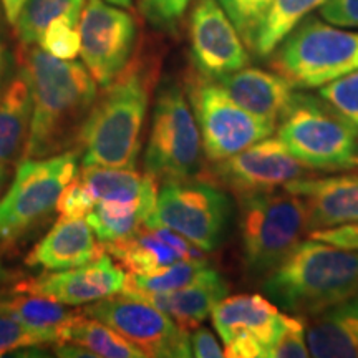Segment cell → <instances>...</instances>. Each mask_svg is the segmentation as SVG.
I'll return each instance as SVG.
<instances>
[{"mask_svg":"<svg viewBox=\"0 0 358 358\" xmlns=\"http://www.w3.org/2000/svg\"><path fill=\"white\" fill-rule=\"evenodd\" d=\"M62 342H71L101 358H143V352L123 335L88 313L78 312L73 322L62 332Z\"/></svg>","mask_w":358,"mask_h":358,"instance_id":"d4e9b609","label":"cell"},{"mask_svg":"<svg viewBox=\"0 0 358 358\" xmlns=\"http://www.w3.org/2000/svg\"><path fill=\"white\" fill-rule=\"evenodd\" d=\"M20 65L32 83L34 113L24 158L42 159L75 150L98 98L96 80L73 60L22 45Z\"/></svg>","mask_w":358,"mask_h":358,"instance_id":"6da1fadb","label":"cell"},{"mask_svg":"<svg viewBox=\"0 0 358 358\" xmlns=\"http://www.w3.org/2000/svg\"><path fill=\"white\" fill-rule=\"evenodd\" d=\"M127 284V274L122 266H116L113 257L105 249L96 259L85 266L66 271L43 272L32 279L17 284L13 290L38 294L65 306H83L120 294Z\"/></svg>","mask_w":358,"mask_h":358,"instance_id":"2e32d148","label":"cell"},{"mask_svg":"<svg viewBox=\"0 0 358 358\" xmlns=\"http://www.w3.org/2000/svg\"><path fill=\"white\" fill-rule=\"evenodd\" d=\"M206 158L213 163L272 136L275 124L237 105L221 85L198 75L187 87Z\"/></svg>","mask_w":358,"mask_h":358,"instance_id":"30bf717a","label":"cell"},{"mask_svg":"<svg viewBox=\"0 0 358 358\" xmlns=\"http://www.w3.org/2000/svg\"><path fill=\"white\" fill-rule=\"evenodd\" d=\"M80 53L92 77L106 87L131 60L136 22L105 0H87L80 19Z\"/></svg>","mask_w":358,"mask_h":358,"instance_id":"4fadbf2b","label":"cell"},{"mask_svg":"<svg viewBox=\"0 0 358 358\" xmlns=\"http://www.w3.org/2000/svg\"><path fill=\"white\" fill-rule=\"evenodd\" d=\"M275 131L307 169L337 173L358 168V128L320 96L295 93Z\"/></svg>","mask_w":358,"mask_h":358,"instance_id":"277c9868","label":"cell"},{"mask_svg":"<svg viewBox=\"0 0 358 358\" xmlns=\"http://www.w3.org/2000/svg\"><path fill=\"white\" fill-rule=\"evenodd\" d=\"M327 0H274L254 42L259 57H271L282 40Z\"/></svg>","mask_w":358,"mask_h":358,"instance_id":"f1b7e54d","label":"cell"},{"mask_svg":"<svg viewBox=\"0 0 358 358\" xmlns=\"http://www.w3.org/2000/svg\"><path fill=\"white\" fill-rule=\"evenodd\" d=\"M310 357L306 334V320L299 319L290 329L279 338L268 358H307Z\"/></svg>","mask_w":358,"mask_h":358,"instance_id":"8d00e7d4","label":"cell"},{"mask_svg":"<svg viewBox=\"0 0 358 358\" xmlns=\"http://www.w3.org/2000/svg\"><path fill=\"white\" fill-rule=\"evenodd\" d=\"M310 357L358 358V292L306 319Z\"/></svg>","mask_w":358,"mask_h":358,"instance_id":"7402d4cb","label":"cell"},{"mask_svg":"<svg viewBox=\"0 0 358 358\" xmlns=\"http://www.w3.org/2000/svg\"><path fill=\"white\" fill-rule=\"evenodd\" d=\"M0 277H2V266H0Z\"/></svg>","mask_w":358,"mask_h":358,"instance_id":"f6af8a7d","label":"cell"},{"mask_svg":"<svg viewBox=\"0 0 358 358\" xmlns=\"http://www.w3.org/2000/svg\"><path fill=\"white\" fill-rule=\"evenodd\" d=\"M48 343H60V334L32 329L0 307V357L13 350L43 347Z\"/></svg>","mask_w":358,"mask_h":358,"instance_id":"4dcf8cb0","label":"cell"},{"mask_svg":"<svg viewBox=\"0 0 358 358\" xmlns=\"http://www.w3.org/2000/svg\"><path fill=\"white\" fill-rule=\"evenodd\" d=\"M156 80L158 57L141 50L96 98L80 138L83 166L134 169Z\"/></svg>","mask_w":358,"mask_h":358,"instance_id":"7a4b0ae2","label":"cell"},{"mask_svg":"<svg viewBox=\"0 0 358 358\" xmlns=\"http://www.w3.org/2000/svg\"><path fill=\"white\" fill-rule=\"evenodd\" d=\"M0 307L6 308L8 313L32 329L58 332L60 342L62 332L77 317V312L69 310L65 303L53 301L45 295L17 292V290L6 297H0Z\"/></svg>","mask_w":358,"mask_h":358,"instance_id":"4316f807","label":"cell"},{"mask_svg":"<svg viewBox=\"0 0 358 358\" xmlns=\"http://www.w3.org/2000/svg\"><path fill=\"white\" fill-rule=\"evenodd\" d=\"M111 3H118V6H123V7H128L129 3H131V0H108Z\"/></svg>","mask_w":358,"mask_h":358,"instance_id":"ee69618b","label":"cell"},{"mask_svg":"<svg viewBox=\"0 0 358 358\" xmlns=\"http://www.w3.org/2000/svg\"><path fill=\"white\" fill-rule=\"evenodd\" d=\"M155 208L140 203H113L98 201L87 222L103 244H111L136 234L153 214Z\"/></svg>","mask_w":358,"mask_h":358,"instance_id":"484cf974","label":"cell"},{"mask_svg":"<svg viewBox=\"0 0 358 358\" xmlns=\"http://www.w3.org/2000/svg\"><path fill=\"white\" fill-rule=\"evenodd\" d=\"M191 352L196 358H222L224 348L208 327H196L189 335Z\"/></svg>","mask_w":358,"mask_h":358,"instance_id":"ab89813d","label":"cell"},{"mask_svg":"<svg viewBox=\"0 0 358 358\" xmlns=\"http://www.w3.org/2000/svg\"><path fill=\"white\" fill-rule=\"evenodd\" d=\"M101 250L87 221L60 216L50 232L30 252L27 262L45 271H66L92 262Z\"/></svg>","mask_w":358,"mask_h":358,"instance_id":"ffe728a7","label":"cell"},{"mask_svg":"<svg viewBox=\"0 0 358 358\" xmlns=\"http://www.w3.org/2000/svg\"><path fill=\"white\" fill-rule=\"evenodd\" d=\"M189 40L192 64L201 77L219 80L249 65L244 40L217 0H194Z\"/></svg>","mask_w":358,"mask_h":358,"instance_id":"9a60e30c","label":"cell"},{"mask_svg":"<svg viewBox=\"0 0 358 358\" xmlns=\"http://www.w3.org/2000/svg\"><path fill=\"white\" fill-rule=\"evenodd\" d=\"M123 292V290H122ZM143 301L150 302L151 306L159 308L176 324L189 332L199 327L213 313V308L227 297L229 285L227 280L214 271L211 275L204 277L194 284L169 292H127Z\"/></svg>","mask_w":358,"mask_h":358,"instance_id":"44dd1931","label":"cell"},{"mask_svg":"<svg viewBox=\"0 0 358 358\" xmlns=\"http://www.w3.org/2000/svg\"><path fill=\"white\" fill-rule=\"evenodd\" d=\"M268 301L290 315L308 317L358 292V250L306 239L262 279Z\"/></svg>","mask_w":358,"mask_h":358,"instance_id":"3957f363","label":"cell"},{"mask_svg":"<svg viewBox=\"0 0 358 358\" xmlns=\"http://www.w3.org/2000/svg\"><path fill=\"white\" fill-rule=\"evenodd\" d=\"M239 206L245 271L250 277L264 279L308 234L306 206L285 189L243 196Z\"/></svg>","mask_w":358,"mask_h":358,"instance_id":"5b68a950","label":"cell"},{"mask_svg":"<svg viewBox=\"0 0 358 358\" xmlns=\"http://www.w3.org/2000/svg\"><path fill=\"white\" fill-rule=\"evenodd\" d=\"M93 319L103 322L138 347L145 357H192L189 332L171 317L136 295L120 292L93 302L85 308Z\"/></svg>","mask_w":358,"mask_h":358,"instance_id":"7c38bea8","label":"cell"},{"mask_svg":"<svg viewBox=\"0 0 358 358\" xmlns=\"http://www.w3.org/2000/svg\"><path fill=\"white\" fill-rule=\"evenodd\" d=\"M78 25L69 19H57L47 27L38 47L60 60H75L80 53Z\"/></svg>","mask_w":358,"mask_h":358,"instance_id":"836d02e7","label":"cell"},{"mask_svg":"<svg viewBox=\"0 0 358 358\" xmlns=\"http://www.w3.org/2000/svg\"><path fill=\"white\" fill-rule=\"evenodd\" d=\"M302 199L308 234L358 221V173L327 178H301L284 186Z\"/></svg>","mask_w":358,"mask_h":358,"instance_id":"ac0fdd59","label":"cell"},{"mask_svg":"<svg viewBox=\"0 0 358 358\" xmlns=\"http://www.w3.org/2000/svg\"><path fill=\"white\" fill-rule=\"evenodd\" d=\"M320 15L332 25L358 29V0H327Z\"/></svg>","mask_w":358,"mask_h":358,"instance_id":"f35d334b","label":"cell"},{"mask_svg":"<svg viewBox=\"0 0 358 358\" xmlns=\"http://www.w3.org/2000/svg\"><path fill=\"white\" fill-rule=\"evenodd\" d=\"M214 82L221 85L237 105L275 127L297 93L294 85L280 73L248 66Z\"/></svg>","mask_w":358,"mask_h":358,"instance_id":"d6986e66","label":"cell"},{"mask_svg":"<svg viewBox=\"0 0 358 358\" xmlns=\"http://www.w3.org/2000/svg\"><path fill=\"white\" fill-rule=\"evenodd\" d=\"M232 219L229 196L206 181L161 182L155 211L145 226H164L204 252L219 249Z\"/></svg>","mask_w":358,"mask_h":358,"instance_id":"9c48e42d","label":"cell"},{"mask_svg":"<svg viewBox=\"0 0 358 358\" xmlns=\"http://www.w3.org/2000/svg\"><path fill=\"white\" fill-rule=\"evenodd\" d=\"M214 329L224 342V357L268 358L279 338L302 317L282 312L261 294L224 297L213 308Z\"/></svg>","mask_w":358,"mask_h":358,"instance_id":"8fae6325","label":"cell"},{"mask_svg":"<svg viewBox=\"0 0 358 358\" xmlns=\"http://www.w3.org/2000/svg\"><path fill=\"white\" fill-rule=\"evenodd\" d=\"M105 249L131 274H156L185 259L204 257L203 249L164 226H143L128 239L105 244Z\"/></svg>","mask_w":358,"mask_h":358,"instance_id":"e0dca14e","label":"cell"},{"mask_svg":"<svg viewBox=\"0 0 358 358\" xmlns=\"http://www.w3.org/2000/svg\"><path fill=\"white\" fill-rule=\"evenodd\" d=\"M271 65L295 88H320L358 70V32L308 17L272 52Z\"/></svg>","mask_w":358,"mask_h":358,"instance_id":"8992f818","label":"cell"},{"mask_svg":"<svg viewBox=\"0 0 358 358\" xmlns=\"http://www.w3.org/2000/svg\"><path fill=\"white\" fill-rule=\"evenodd\" d=\"M95 208V199L90 194L87 186L82 181H71L62 191L57 201V211L62 217L70 219H87Z\"/></svg>","mask_w":358,"mask_h":358,"instance_id":"d590c367","label":"cell"},{"mask_svg":"<svg viewBox=\"0 0 358 358\" xmlns=\"http://www.w3.org/2000/svg\"><path fill=\"white\" fill-rule=\"evenodd\" d=\"M308 236L315 241H322V243L334 245V248L358 250V221L327 227V229L312 231Z\"/></svg>","mask_w":358,"mask_h":358,"instance_id":"74e56055","label":"cell"},{"mask_svg":"<svg viewBox=\"0 0 358 358\" xmlns=\"http://www.w3.org/2000/svg\"><path fill=\"white\" fill-rule=\"evenodd\" d=\"M201 133L185 90L161 85L145 151V169L156 182L192 179L201 171Z\"/></svg>","mask_w":358,"mask_h":358,"instance_id":"52a82bcc","label":"cell"},{"mask_svg":"<svg viewBox=\"0 0 358 358\" xmlns=\"http://www.w3.org/2000/svg\"><path fill=\"white\" fill-rule=\"evenodd\" d=\"M213 174L219 185L243 198L284 189L289 182L307 176V168L289 153L279 138L267 136L214 163Z\"/></svg>","mask_w":358,"mask_h":358,"instance_id":"5bb4252c","label":"cell"},{"mask_svg":"<svg viewBox=\"0 0 358 358\" xmlns=\"http://www.w3.org/2000/svg\"><path fill=\"white\" fill-rule=\"evenodd\" d=\"M10 78V53H8L6 40H3L2 34H0V95H2V92L6 90Z\"/></svg>","mask_w":358,"mask_h":358,"instance_id":"60d3db41","label":"cell"},{"mask_svg":"<svg viewBox=\"0 0 358 358\" xmlns=\"http://www.w3.org/2000/svg\"><path fill=\"white\" fill-rule=\"evenodd\" d=\"M80 181L87 186L95 203H140L155 208L158 198L156 179L148 173L141 174L134 169L83 166Z\"/></svg>","mask_w":358,"mask_h":358,"instance_id":"cb8c5ba5","label":"cell"},{"mask_svg":"<svg viewBox=\"0 0 358 358\" xmlns=\"http://www.w3.org/2000/svg\"><path fill=\"white\" fill-rule=\"evenodd\" d=\"M34 113L32 83L24 66H19L0 95V163L22 161Z\"/></svg>","mask_w":358,"mask_h":358,"instance_id":"603a6c76","label":"cell"},{"mask_svg":"<svg viewBox=\"0 0 358 358\" xmlns=\"http://www.w3.org/2000/svg\"><path fill=\"white\" fill-rule=\"evenodd\" d=\"M85 0H25L13 27L20 45H38L47 27L57 19L80 25Z\"/></svg>","mask_w":358,"mask_h":358,"instance_id":"83f0119b","label":"cell"},{"mask_svg":"<svg viewBox=\"0 0 358 358\" xmlns=\"http://www.w3.org/2000/svg\"><path fill=\"white\" fill-rule=\"evenodd\" d=\"M25 0H2V7H3V12H6V17L7 20L10 22L13 25V22H15L17 15H19L22 6H24Z\"/></svg>","mask_w":358,"mask_h":358,"instance_id":"b9f144b4","label":"cell"},{"mask_svg":"<svg viewBox=\"0 0 358 358\" xmlns=\"http://www.w3.org/2000/svg\"><path fill=\"white\" fill-rule=\"evenodd\" d=\"M8 181V171H7V164L0 163V194H2L3 189H6Z\"/></svg>","mask_w":358,"mask_h":358,"instance_id":"7bdbcfd3","label":"cell"},{"mask_svg":"<svg viewBox=\"0 0 358 358\" xmlns=\"http://www.w3.org/2000/svg\"><path fill=\"white\" fill-rule=\"evenodd\" d=\"M216 268L209 266L206 257L185 259L169 266L156 274L127 275L123 292H169L194 284L204 277L211 275Z\"/></svg>","mask_w":358,"mask_h":358,"instance_id":"f546056e","label":"cell"},{"mask_svg":"<svg viewBox=\"0 0 358 358\" xmlns=\"http://www.w3.org/2000/svg\"><path fill=\"white\" fill-rule=\"evenodd\" d=\"M319 96L358 128V70L320 87Z\"/></svg>","mask_w":358,"mask_h":358,"instance_id":"d6a6232c","label":"cell"},{"mask_svg":"<svg viewBox=\"0 0 358 358\" xmlns=\"http://www.w3.org/2000/svg\"><path fill=\"white\" fill-rule=\"evenodd\" d=\"M192 0H140L138 10L153 29L176 34Z\"/></svg>","mask_w":358,"mask_h":358,"instance_id":"e575fe53","label":"cell"},{"mask_svg":"<svg viewBox=\"0 0 358 358\" xmlns=\"http://www.w3.org/2000/svg\"><path fill=\"white\" fill-rule=\"evenodd\" d=\"M77 169L75 150L50 158L22 159L12 186L0 199V243H15L50 216Z\"/></svg>","mask_w":358,"mask_h":358,"instance_id":"ba28073f","label":"cell"},{"mask_svg":"<svg viewBox=\"0 0 358 358\" xmlns=\"http://www.w3.org/2000/svg\"><path fill=\"white\" fill-rule=\"evenodd\" d=\"M217 2L229 15L245 47L252 50L259 29L274 0H217Z\"/></svg>","mask_w":358,"mask_h":358,"instance_id":"1f68e13d","label":"cell"}]
</instances>
